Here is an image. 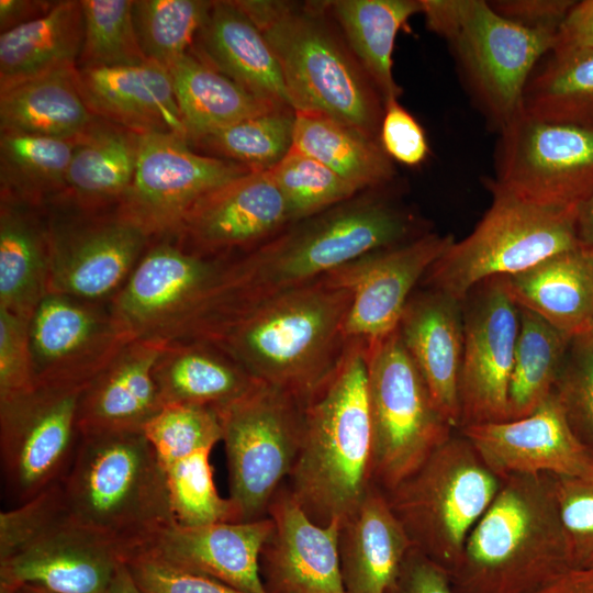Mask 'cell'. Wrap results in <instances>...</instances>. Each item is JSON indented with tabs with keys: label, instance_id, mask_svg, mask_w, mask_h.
<instances>
[{
	"label": "cell",
	"instance_id": "obj_1",
	"mask_svg": "<svg viewBox=\"0 0 593 593\" xmlns=\"http://www.w3.org/2000/svg\"><path fill=\"white\" fill-rule=\"evenodd\" d=\"M391 186L370 189L289 224L227 260L187 325L198 336L225 318L302 288L356 258L429 232Z\"/></svg>",
	"mask_w": 593,
	"mask_h": 593
},
{
	"label": "cell",
	"instance_id": "obj_2",
	"mask_svg": "<svg viewBox=\"0 0 593 593\" xmlns=\"http://www.w3.org/2000/svg\"><path fill=\"white\" fill-rule=\"evenodd\" d=\"M350 301L348 289L323 277L240 311L190 339L213 344L259 382L302 402L344 354Z\"/></svg>",
	"mask_w": 593,
	"mask_h": 593
},
{
	"label": "cell",
	"instance_id": "obj_3",
	"mask_svg": "<svg viewBox=\"0 0 593 593\" xmlns=\"http://www.w3.org/2000/svg\"><path fill=\"white\" fill-rule=\"evenodd\" d=\"M301 404V441L286 484L313 522L342 523L373 484L367 347L347 342L335 369Z\"/></svg>",
	"mask_w": 593,
	"mask_h": 593
},
{
	"label": "cell",
	"instance_id": "obj_4",
	"mask_svg": "<svg viewBox=\"0 0 593 593\" xmlns=\"http://www.w3.org/2000/svg\"><path fill=\"white\" fill-rule=\"evenodd\" d=\"M60 485L70 518L124 562L175 524L165 470L143 430L81 435Z\"/></svg>",
	"mask_w": 593,
	"mask_h": 593
},
{
	"label": "cell",
	"instance_id": "obj_5",
	"mask_svg": "<svg viewBox=\"0 0 593 593\" xmlns=\"http://www.w3.org/2000/svg\"><path fill=\"white\" fill-rule=\"evenodd\" d=\"M234 2L268 41L296 112L326 115L379 139L384 101L324 1Z\"/></svg>",
	"mask_w": 593,
	"mask_h": 593
},
{
	"label": "cell",
	"instance_id": "obj_6",
	"mask_svg": "<svg viewBox=\"0 0 593 593\" xmlns=\"http://www.w3.org/2000/svg\"><path fill=\"white\" fill-rule=\"evenodd\" d=\"M573 568L555 475L511 474L470 532L454 593H533Z\"/></svg>",
	"mask_w": 593,
	"mask_h": 593
},
{
	"label": "cell",
	"instance_id": "obj_7",
	"mask_svg": "<svg viewBox=\"0 0 593 593\" xmlns=\"http://www.w3.org/2000/svg\"><path fill=\"white\" fill-rule=\"evenodd\" d=\"M429 31L445 38L472 101L501 132L523 113L526 85L556 33L499 14L484 0H421Z\"/></svg>",
	"mask_w": 593,
	"mask_h": 593
},
{
	"label": "cell",
	"instance_id": "obj_8",
	"mask_svg": "<svg viewBox=\"0 0 593 593\" xmlns=\"http://www.w3.org/2000/svg\"><path fill=\"white\" fill-rule=\"evenodd\" d=\"M122 563L113 546L70 518L60 480L0 513V589L105 593Z\"/></svg>",
	"mask_w": 593,
	"mask_h": 593
},
{
	"label": "cell",
	"instance_id": "obj_9",
	"mask_svg": "<svg viewBox=\"0 0 593 593\" xmlns=\"http://www.w3.org/2000/svg\"><path fill=\"white\" fill-rule=\"evenodd\" d=\"M502 482L456 430L413 473L383 492L413 548L450 575Z\"/></svg>",
	"mask_w": 593,
	"mask_h": 593
},
{
	"label": "cell",
	"instance_id": "obj_10",
	"mask_svg": "<svg viewBox=\"0 0 593 593\" xmlns=\"http://www.w3.org/2000/svg\"><path fill=\"white\" fill-rule=\"evenodd\" d=\"M492 202L472 232L456 242L424 277L427 288L460 301L482 281L523 272L579 247L577 210L526 201L488 182Z\"/></svg>",
	"mask_w": 593,
	"mask_h": 593
},
{
	"label": "cell",
	"instance_id": "obj_11",
	"mask_svg": "<svg viewBox=\"0 0 593 593\" xmlns=\"http://www.w3.org/2000/svg\"><path fill=\"white\" fill-rule=\"evenodd\" d=\"M366 347L371 480L388 492L456 429L437 409L398 328Z\"/></svg>",
	"mask_w": 593,
	"mask_h": 593
},
{
	"label": "cell",
	"instance_id": "obj_12",
	"mask_svg": "<svg viewBox=\"0 0 593 593\" xmlns=\"http://www.w3.org/2000/svg\"><path fill=\"white\" fill-rule=\"evenodd\" d=\"M214 410L227 458L228 499L240 522L267 517L299 451L302 404L293 395L259 382L245 395Z\"/></svg>",
	"mask_w": 593,
	"mask_h": 593
},
{
	"label": "cell",
	"instance_id": "obj_13",
	"mask_svg": "<svg viewBox=\"0 0 593 593\" xmlns=\"http://www.w3.org/2000/svg\"><path fill=\"white\" fill-rule=\"evenodd\" d=\"M87 385L35 384L0 400V452L5 493L21 505L69 469L81 433L80 396Z\"/></svg>",
	"mask_w": 593,
	"mask_h": 593
},
{
	"label": "cell",
	"instance_id": "obj_14",
	"mask_svg": "<svg viewBox=\"0 0 593 593\" xmlns=\"http://www.w3.org/2000/svg\"><path fill=\"white\" fill-rule=\"evenodd\" d=\"M499 133L488 182L561 210H578L593 195V130L522 113Z\"/></svg>",
	"mask_w": 593,
	"mask_h": 593
},
{
	"label": "cell",
	"instance_id": "obj_15",
	"mask_svg": "<svg viewBox=\"0 0 593 593\" xmlns=\"http://www.w3.org/2000/svg\"><path fill=\"white\" fill-rule=\"evenodd\" d=\"M249 171L235 161L193 152L181 135L142 134L134 177L116 211L152 239H168L199 199Z\"/></svg>",
	"mask_w": 593,
	"mask_h": 593
},
{
	"label": "cell",
	"instance_id": "obj_16",
	"mask_svg": "<svg viewBox=\"0 0 593 593\" xmlns=\"http://www.w3.org/2000/svg\"><path fill=\"white\" fill-rule=\"evenodd\" d=\"M228 259L189 253L170 239L150 243L125 284L109 302L110 312L131 340L171 342Z\"/></svg>",
	"mask_w": 593,
	"mask_h": 593
},
{
	"label": "cell",
	"instance_id": "obj_17",
	"mask_svg": "<svg viewBox=\"0 0 593 593\" xmlns=\"http://www.w3.org/2000/svg\"><path fill=\"white\" fill-rule=\"evenodd\" d=\"M49 220L48 293L109 303L152 243L134 222L112 212Z\"/></svg>",
	"mask_w": 593,
	"mask_h": 593
},
{
	"label": "cell",
	"instance_id": "obj_18",
	"mask_svg": "<svg viewBox=\"0 0 593 593\" xmlns=\"http://www.w3.org/2000/svg\"><path fill=\"white\" fill-rule=\"evenodd\" d=\"M463 353L459 428L507 421V393L519 306L505 277L477 284L462 300Z\"/></svg>",
	"mask_w": 593,
	"mask_h": 593
},
{
	"label": "cell",
	"instance_id": "obj_19",
	"mask_svg": "<svg viewBox=\"0 0 593 593\" xmlns=\"http://www.w3.org/2000/svg\"><path fill=\"white\" fill-rule=\"evenodd\" d=\"M454 240L450 234L429 231L362 255L326 275L351 293L346 342L370 346L393 333L414 288Z\"/></svg>",
	"mask_w": 593,
	"mask_h": 593
},
{
	"label": "cell",
	"instance_id": "obj_20",
	"mask_svg": "<svg viewBox=\"0 0 593 593\" xmlns=\"http://www.w3.org/2000/svg\"><path fill=\"white\" fill-rule=\"evenodd\" d=\"M35 384L88 385L131 342L109 303L47 293L29 321Z\"/></svg>",
	"mask_w": 593,
	"mask_h": 593
},
{
	"label": "cell",
	"instance_id": "obj_21",
	"mask_svg": "<svg viewBox=\"0 0 593 593\" xmlns=\"http://www.w3.org/2000/svg\"><path fill=\"white\" fill-rule=\"evenodd\" d=\"M291 224L269 170H253L199 199L176 235L182 249L210 258H233L267 242Z\"/></svg>",
	"mask_w": 593,
	"mask_h": 593
},
{
	"label": "cell",
	"instance_id": "obj_22",
	"mask_svg": "<svg viewBox=\"0 0 593 593\" xmlns=\"http://www.w3.org/2000/svg\"><path fill=\"white\" fill-rule=\"evenodd\" d=\"M458 432L501 478L593 475V452L573 433L553 392L528 416L469 425Z\"/></svg>",
	"mask_w": 593,
	"mask_h": 593
},
{
	"label": "cell",
	"instance_id": "obj_23",
	"mask_svg": "<svg viewBox=\"0 0 593 593\" xmlns=\"http://www.w3.org/2000/svg\"><path fill=\"white\" fill-rule=\"evenodd\" d=\"M268 516L275 527L259 558L267 593H346L338 553L340 523L313 522L286 482L272 497Z\"/></svg>",
	"mask_w": 593,
	"mask_h": 593
},
{
	"label": "cell",
	"instance_id": "obj_24",
	"mask_svg": "<svg viewBox=\"0 0 593 593\" xmlns=\"http://www.w3.org/2000/svg\"><path fill=\"white\" fill-rule=\"evenodd\" d=\"M273 527L269 516L250 522L199 526L172 524L139 553L215 579L243 592L267 593L260 578L259 558Z\"/></svg>",
	"mask_w": 593,
	"mask_h": 593
},
{
	"label": "cell",
	"instance_id": "obj_25",
	"mask_svg": "<svg viewBox=\"0 0 593 593\" xmlns=\"http://www.w3.org/2000/svg\"><path fill=\"white\" fill-rule=\"evenodd\" d=\"M398 331L437 409L458 430L463 353L462 301L432 288L413 292Z\"/></svg>",
	"mask_w": 593,
	"mask_h": 593
},
{
	"label": "cell",
	"instance_id": "obj_26",
	"mask_svg": "<svg viewBox=\"0 0 593 593\" xmlns=\"http://www.w3.org/2000/svg\"><path fill=\"white\" fill-rule=\"evenodd\" d=\"M75 77L96 116L139 135L175 133L188 139L168 68L147 60L122 67L77 68Z\"/></svg>",
	"mask_w": 593,
	"mask_h": 593
},
{
	"label": "cell",
	"instance_id": "obj_27",
	"mask_svg": "<svg viewBox=\"0 0 593 593\" xmlns=\"http://www.w3.org/2000/svg\"><path fill=\"white\" fill-rule=\"evenodd\" d=\"M165 344L153 339L131 340L89 382L79 402L81 435L143 430L164 406L154 368Z\"/></svg>",
	"mask_w": 593,
	"mask_h": 593
},
{
	"label": "cell",
	"instance_id": "obj_28",
	"mask_svg": "<svg viewBox=\"0 0 593 593\" xmlns=\"http://www.w3.org/2000/svg\"><path fill=\"white\" fill-rule=\"evenodd\" d=\"M191 52L258 98L291 107L273 51L234 1H213Z\"/></svg>",
	"mask_w": 593,
	"mask_h": 593
},
{
	"label": "cell",
	"instance_id": "obj_29",
	"mask_svg": "<svg viewBox=\"0 0 593 593\" xmlns=\"http://www.w3.org/2000/svg\"><path fill=\"white\" fill-rule=\"evenodd\" d=\"M413 548L390 507L372 484L362 502L339 526L338 553L346 593H387Z\"/></svg>",
	"mask_w": 593,
	"mask_h": 593
},
{
	"label": "cell",
	"instance_id": "obj_30",
	"mask_svg": "<svg viewBox=\"0 0 593 593\" xmlns=\"http://www.w3.org/2000/svg\"><path fill=\"white\" fill-rule=\"evenodd\" d=\"M51 225L41 205L1 193L0 307L30 321L48 293Z\"/></svg>",
	"mask_w": 593,
	"mask_h": 593
},
{
	"label": "cell",
	"instance_id": "obj_31",
	"mask_svg": "<svg viewBox=\"0 0 593 593\" xmlns=\"http://www.w3.org/2000/svg\"><path fill=\"white\" fill-rule=\"evenodd\" d=\"M139 134L98 120L76 139L60 195L78 212L116 208L128 190L138 156Z\"/></svg>",
	"mask_w": 593,
	"mask_h": 593
},
{
	"label": "cell",
	"instance_id": "obj_32",
	"mask_svg": "<svg viewBox=\"0 0 593 593\" xmlns=\"http://www.w3.org/2000/svg\"><path fill=\"white\" fill-rule=\"evenodd\" d=\"M505 278L518 306L570 338L593 328V253L577 247Z\"/></svg>",
	"mask_w": 593,
	"mask_h": 593
},
{
	"label": "cell",
	"instance_id": "obj_33",
	"mask_svg": "<svg viewBox=\"0 0 593 593\" xmlns=\"http://www.w3.org/2000/svg\"><path fill=\"white\" fill-rule=\"evenodd\" d=\"M160 400L217 409L245 395L259 381L213 344L201 339L166 343L154 368Z\"/></svg>",
	"mask_w": 593,
	"mask_h": 593
},
{
	"label": "cell",
	"instance_id": "obj_34",
	"mask_svg": "<svg viewBox=\"0 0 593 593\" xmlns=\"http://www.w3.org/2000/svg\"><path fill=\"white\" fill-rule=\"evenodd\" d=\"M81 2L55 1L42 16L0 34V89L63 70H75L81 53Z\"/></svg>",
	"mask_w": 593,
	"mask_h": 593
},
{
	"label": "cell",
	"instance_id": "obj_35",
	"mask_svg": "<svg viewBox=\"0 0 593 593\" xmlns=\"http://www.w3.org/2000/svg\"><path fill=\"white\" fill-rule=\"evenodd\" d=\"M168 70L189 142L281 107L253 94L191 51Z\"/></svg>",
	"mask_w": 593,
	"mask_h": 593
},
{
	"label": "cell",
	"instance_id": "obj_36",
	"mask_svg": "<svg viewBox=\"0 0 593 593\" xmlns=\"http://www.w3.org/2000/svg\"><path fill=\"white\" fill-rule=\"evenodd\" d=\"M325 7L385 103L402 88L393 74L399 31L422 12L421 0H327Z\"/></svg>",
	"mask_w": 593,
	"mask_h": 593
},
{
	"label": "cell",
	"instance_id": "obj_37",
	"mask_svg": "<svg viewBox=\"0 0 593 593\" xmlns=\"http://www.w3.org/2000/svg\"><path fill=\"white\" fill-rule=\"evenodd\" d=\"M76 69L46 74L0 89L1 130L71 141L85 134L98 116L79 92Z\"/></svg>",
	"mask_w": 593,
	"mask_h": 593
},
{
	"label": "cell",
	"instance_id": "obj_38",
	"mask_svg": "<svg viewBox=\"0 0 593 593\" xmlns=\"http://www.w3.org/2000/svg\"><path fill=\"white\" fill-rule=\"evenodd\" d=\"M292 148L324 164L358 192L391 186L398 177L379 139L326 115L295 111Z\"/></svg>",
	"mask_w": 593,
	"mask_h": 593
},
{
	"label": "cell",
	"instance_id": "obj_39",
	"mask_svg": "<svg viewBox=\"0 0 593 593\" xmlns=\"http://www.w3.org/2000/svg\"><path fill=\"white\" fill-rule=\"evenodd\" d=\"M523 113L593 130V48L548 53L526 85Z\"/></svg>",
	"mask_w": 593,
	"mask_h": 593
},
{
	"label": "cell",
	"instance_id": "obj_40",
	"mask_svg": "<svg viewBox=\"0 0 593 593\" xmlns=\"http://www.w3.org/2000/svg\"><path fill=\"white\" fill-rule=\"evenodd\" d=\"M570 337L519 306V332L507 393V421L523 418L553 392Z\"/></svg>",
	"mask_w": 593,
	"mask_h": 593
},
{
	"label": "cell",
	"instance_id": "obj_41",
	"mask_svg": "<svg viewBox=\"0 0 593 593\" xmlns=\"http://www.w3.org/2000/svg\"><path fill=\"white\" fill-rule=\"evenodd\" d=\"M76 141L1 130V193L41 205L60 198Z\"/></svg>",
	"mask_w": 593,
	"mask_h": 593
},
{
	"label": "cell",
	"instance_id": "obj_42",
	"mask_svg": "<svg viewBox=\"0 0 593 593\" xmlns=\"http://www.w3.org/2000/svg\"><path fill=\"white\" fill-rule=\"evenodd\" d=\"M295 110L280 107L245 119L193 142L211 156L251 170H270L291 150Z\"/></svg>",
	"mask_w": 593,
	"mask_h": 593
},
{
	"label": "cell",
	"instance_id": "obj_43",
	"mask_svg": "<svg viewBox=\"0 0 593 593\" xmlns=\"http://www.w3.org/2000/svg\"><path fill=\"white\" fill-rule=\"evenodd\" d=\"M213 1L136 0L132 16L145 58L168 68L189 53Z\"/></svg>",
	"mask_w": 593,
	"mask_h": 593
},
{
	"label": "cell",
	"instance_id": "obj_44",
	"mask_svg": "<svg viewBox=\"0 0 593 593\" xmlns=\"http://www.w3.org/2000/svg\"><path fill=\"white\" fill-rule=\"evenodd\" d=\"M83 40L77 68L147 61L136 36L132 0H81Z\"/></svg>",
	"mask_w": 593,
	"mask_h": 593
},
{
	"label": "cell",
	"instance_id": "obj_45",
	"mask_svg": "<svg viewBox=\"0 0 593 593\" xmlns=\"http://www.w3.org/2000/svg\"><path fill=\"white\" fill-rule=\"evenodd\" d=\"M210 454L209 449L199 450L163 467L177 525L240 522L235 504L216 490Z\"/></svg>",
	"mask_w": 593,
	"mask_h": 593
},
{
	"label": "cell",
	"instance_id": "obj_46",
	"mask_svg": "<svg viewBox=\"0 0 593 593\" xmlns=\"http://www.w3.org/2000/svg\"><path fill=\"white\" fill-rule=\"evenodd\" d=\"M269 172L284 197L291 223L359 193L327 166L293 148Z\"/></svg>",
	"mask_w": 593,
	"mask_h": 593
},
{
	"label": "cell",
	"instance_id": "obj_47",
	"mask_svg": "<svg viewBox=\"0 0 593 593\" xmlns=\"http://www.w3.org/2000/svg\"><path fill=\"white\" fill-rule=\"evenodd\" d=\"M143 433L163 467L195 451L212 450L222 441L216 411L191 404L164 405L145 425Z\"/></svg>",
	"mask_w": 593,
	"mask_h": 593
},
{
	"label": "cell",
	"instance_id": "obj_48",
	"mask_svg": "<svg viewBox=\"0 0 593 593\" xmlns=\"http://www.w3.org/2000/svg\"><path fill=\"white\" fill-rule=\"evenodd\" d=\"M553 394L573 433L593 452V328L571 337Z\"/></svg>",
	"mask_w": 593,
	"mask_h": 593
},
{
	"label": "cell",
	"instance_id": "obj_49",
	"mask_svg": "<svg viewBox=\"0 0 593 593\" xmlns=\"http://www.w3.org/2000/svg\"><path fill=\"white\" fill-rule=\"evenodd\" d=\"M555 495L573 567L593 564V475H555Z\"/></svg>",
	"mask_w": 593,
	"mask_h": 593
},
{
	"label": "cell",
	"instance_id": "obj_50",
	"mask_svg": "<svg viewBox=\"0 0 593 593\" xmlns=\"http://www.w3.org/2000/svg\"><path fill=\"white\" fill-rule=\"evenodd\" d=\"M34 385L29 321L0 307V400Z\"/></svg>",
	"mask_w": 593,
	"mask_h": 593
},
{
	"label": "cell",
	"instance_id": "obj_51",
	"mask_svg": "<svg viewBox=\"0 0 593 593\" xmlns=\"http://www.w3.org/2000/svg\"><path fill=\"white\" fill-rule=\"evenodd\" d=\"M125 564L142 593H247L215 579L169 566L146 553Z\"/></svg>",
	"mask_w": 593,
	"mask_h": 593
},
{
	"label": "cell",
	"instance_id": "obj_52",
	"mask_svg": "<svg viewBox=\"0 0 593 593\" xmlns=\"http://www.w3.org/2000/svg\"><path fill=\"white\" fill-rule=\"evenodd\" d=\"M379 141L394 163L409 167L419 166L429 155L424 128L399 100L384 105Z\"/></svg>",
	"mask_w": 593,
	"mask_h": 593
},
{
	"label": "cell",
	"instance_id": "obj_53",
	"mask_svg": "<svg viewBox=\"0 0 593 593\" xmlns=\"http://www.w3.org/2000/svg\"><path fill=\"white\" fill-rule=\"evenodd\" d=\"M574 2L572 0L489 1L499 14L517 24L556 34Z\"/></svg>",
	"mask_w": 593,
	"mask_h": 593
},
{
	"label": "cell",
	"instance_id": "obj_54",
	"mask_svg": "<svg viewBox=\"0 0 593 593\" xmlns=\"http://www.w3.org/2000/svg\"><path fill=\"white\" fill-rule=\"evenodd\" d=\"M387 593H454L450 575L412 548Z\"/></svg>",
	"mask_w": 593,
	"mask_h": 593
},
{
	"label": "cell",
	"instance_id": "obj_55",
	"mask_svg": "<svg viewBox=\"0 0 593 593\" xmlns=\"http://www.w3.org/2000/svg\"><path fill=\"white\" fill-rule=\"evenodd\" d=\"M556 48H593V0L574 2L558 30Z\"/></svg>",
	"mask_w": 593,
	"mask_h": 593
},
{
	"label": "cell",
	"instance_id": "obj_56",
	"mask_svg": "<svg viewBox=\"0 0 593 593\" xmlns=\"http://www.w3.org/2000/svg\"><path fill=\"white\" fill-rule=\"evenodd\" d=\"M54 3L55 1L0 0L1 33L42 16Z\"/></svg>",
	"mask_w": 593,
	"mask_h": 593
},
{
	"label": "cell",
	"instance_id": "obj_57",
	"mask_svg": "<svg viewBox=\"0 0 593 593\" xmlns=\"http://www.w3.org/2000/svg\"><path fill=\"white\" fill-rule=\"evenodd\" d=\"M533 593H593V564L570 568Z\"/></svg>",
	"mask_w": 593,
	"mask_h": 593
},
{
	"label": "cell",
	"instance_id": "obj_58",
	"mask_svg": "<svg viewBox=\"0 0 593 593\" xmlns=\"http://www.w3.org/2000/svg\"><path fill=\"white\" fill-rule=\"evenodd\" d=\"M575 234L579 247L593 253V195L577 210Z\"/></svg>",
	"mask_w": 593,
	"mask_h": 593
},
{
	"label": "cell",
	"instance_id": "obj_59",
	"mask_svg": "<svg viewBox=\"0 0 593 593\" xmlns=\"http://www.w3.org/2000/svg\"><path fill=\"white\" fill-rule=\"evenodd\" d=\"M105 593H142L134 582L125 562L118 570L111 585Z\"/></svg>",
	"mask_w": 593,
	"mask_h": 593
},
{
	"label": "cell",
	"instance_id": "obj_60",
	"mask_svg": "<svg viewBox=\"0 0 593 593\" xmlns=\"http://www.w3.org/2000/svg\"><path fill=\"white\" fill-rule=\"evenodd\" d=\"M0 593H52L32 585H20L14 589H0Z\"/></svg>",
	"mask_w": 593,
	"mask_h": 593
}]
</instances>
